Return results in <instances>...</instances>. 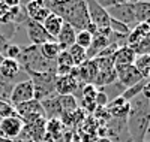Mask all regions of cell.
<instances>
[{
	"label": "cell",
	"mask_w": 150,
	"mask_h": 142,
	"mask_svg": "<svg viewBox=\"0 0 150 142\" xmlns=\"http://www.w3.org/2000/svg\"><path fill=\"white\" fill-rule=\"evenodd\" d=\"M44 6V2H38V0H35V2H29L26 5V14L29 18H33L38 12H39V9Z\"/></svg>",
	"instance_id": "cell-25"
},
{
	"label": "cell",
	"mask_w": 150,
	"mask_h": 142,
	"mask_svg": "<svg viewBox=\"0 0 150 142\" xmlns=\"http://www.w3.org/2000/svg\"><path fill=\"white\" fill-rule=\"evenodd\" d=\"M134 12L138 24L150 22V2H134Z\"/></svg>",
	"instance_id": "cell-19"
},
{
	"label": "cell",
	"mask_w": 150,
	"mask_h": 142,
	"mask_svg": "<svg viewBox=\"0 0 150 142\" xmlns=\"http://www.w3.org/2000/svg\"><path fill=\"white\" fill-rule=\"evenodd\" d=\"M128 103L129 112L126 117V126L131 142H144L150 129V100L138 94Z\"/></svg>",
	"instance_id": "cell-1"
},
{
	"label": "cell",
	"mask_w": 150,
	"mask_h": 142,
	"mask_svg": "<svg viewBox=\"0 0 150 142\" xmlns=\"http://www.w3.org/2000/svg\"><path fill=\"white\" fill-rule=\"evenodd\" d=\"M78 81L72 75L57 76L56 79V94L57 96H74L78 88Z\"/></svg>",
	"instance_id": "cell-12"
},
{
	"label": "cell",
	"mask_w": 150,
	"mask_h": 142,
	"mask_svg": "<svg viewBox=\"0 0 150 142\" xmlns=\"http://www.w3.org/2000/svg\"><path fill=\"white\" fill-rule=\"evenodd\" d=\"M29 79L33 84L35 91V100L42 102L45 99H50L56 94V79L57 75L50 73H32L29 75Z\"/></svg>",
	"instance_id": "cell-4"
},
{
	"label": "cell",
	"mask_w": 150,
	"mask_h": 142,
	"mask_svg": "<svg viewBox=\"0 0 150 142\" xmlns=\"http://www.w3.org/2000/svg\"><path fill=\"white\" fill-rule=\"evenodd\" d=\"M75 36H77V32H75L69 24H63L59 36L56 37V42L60 45L62 51H66L68 48H71L74 44H75Z\"/></svg>",
	"instance_id": "cell-16"
},
{
	"label": "cell",
	"mask_w": 150,
	"mask_h": 142,
	"mask_svg": "<svg viewBox=\"0 0 150 142\" xmlns=\"http://www.w3.org/2000/svg\"><path fill=\"white\" fill-rule=\"evenodd\" d=\"M41 105H42V109H44V114H45V118H48V120H54V118L60 120L63 111H62V106H60V97L57 94L50 97V99L42 100Z\"/></svg>",
	"instance_id": "cell-15"
},
{
	"label": "cell",
	"mask_w": 150,
	"mask_h": 142,
	"mask_svg": "<svg viewBox=\"0 0 150 142\" xmlns=\"http://www.w3.org/2000/svg\"><path fill=\"white\" fill-rule=\"evenodd\" d=\"M144 142H150V141H144Z\"/></svg>",
	"instance_id": "cell-28"
},
{
	"label": "cell",
	"mask_w": 150,
	"mask_h": 142,
	"mask_svg": "<svg viewBox=\"0 0 150 142\" xmlns=\"http://www.w3.org/2000/svg\"><path fill=\"white\" fill-rule=\"evenodd\" d=\"M24 129V121L18 115H12L0 120V136L6 139H15L21 136Z\"/></svg>",
	"instance_id": "cell-8"
},
{
	"label": "cell",
	"mask_w": 150,
	"mask_h": 142,
	"mask_svg": "<svg viewBox=\"0 0 150 142\" xmlns=\"http://www.w3.org/2000/svg\"><path fill=\"white\" fill-rule=\"evenodd\" d=\"M21 66L17 60L11 58H2L0 60V78L6 82H12L20 73Z\"/></svg>",
	"instance_id": "cell-13"
},
{
	"label": "cell",
	"mask_w": 150,
	"mask_h": 142,
	"mask_svg": "<svg viewBox=\"0 0 150 142\" xmlns=\"http://www.w3.org/2000/svg\"><path fill=\"white\" fill-rule=\"evenodd\" d=\"M110 33H111L110 29H107V30H98V33L93 36V39H92L90 46L87 48V51H86V53H87V58H89V60L96 58L110 45V39H108Z\"/></svg>",
	"instance_id": "cell-11"
},
{
	"label": "cell",
	"mask_w": 150,
	"mask_h": 142,
	"mask_svg": "<svg viewBox=\"0 0 150 142\" xmlns=\"http://www.w3.org/2000/svg\"><path fill=\"white\" fill-rule=\"evenodd\" d=\"M41 54L44 56V58H47L48 61H56V58L59 57V54L62 53V48L56 41H48L47 44L39 46Z\"/></svg>",
	"instance_id": "cell-18"
},
{
	"label": "cell",
	"mask_w": 150,
	"mask_h": 142,
	"mask_svg": "<svg viewBox=\"0 0 150 142\" xmlns=\"http://www.w3.org/2000/svg\"><path fill=\"white\" fill-rule=\"evenodd\" d=\"M92 39H93V36L90 33H87L86 30L77 32V36H75V45H78V46H81L87 51V48H89L90 44H92Z\"/></svg>",
	"instance_id": "cell-23"
},
{
	"label": "cell",
	"mask_w": 150,
	"mask_h": 142,
	"mask_svg": "<svg viewBox=\"0 0 150 142\" xmlns=\"http://www.w3.org/2000/svg\"><path fill=\"white\" fill-rule=\"evenodd\" d=\"M137 56L134 53V49L129 46V45H125V46H120L114 56H112V63H114V67H122V66H131L134 64Z\"/></svg>",
	"instance_id": "cell-14"
},
{
	"label": "cell",
	"mask_w": 150,
	"mask_h": 142,
	"mask_svg": "<svg viewBox=\"0 0 150 142\" xmlns=\"http://www.w3.org/2000/svg\"><path fill=\"white\" fill-rule=\"evenodd\" d=\"M21 53V46L15 45V44H6L3 46V58H11V60H17L18 56Z\"/></svg>",
	"instance_id": "cell-24"
},
{
	"label": "cell",
	"mask_w": 150,
	"mask_h": 142,
	"mask_svg": "<svg viewBox=\"0 0 150 142\" xmlns=\"http://www.w3.org/2000/svg\"><path fill=\"white\" fill-rule=\"evenodd\" d=\"M44 6L51 12L59 15L66 24H69L75 32L86 30L90 24L87 5L84 0H71V2H44Z\"/></svg>",
	"instance_id": "cell-2"
},
{
	"label": "cell",
	"mask_w": 150,
	"mask_h": 142,
	"mask_svg": "<svg viewBox=\"0 0 150 142\" xmlns=\"http://www.w3.org/2000/svg\"><path fill=\"white\" fill-rule=\"evenodd\" d=\"M66 51H68V54H69L72 63H74V67H78V66H81L83 63H86L87 60H89V58H87L86 49L81 48V46H78V45H75V44L71 48H68Z\"/></svg>",
	"instance_id": "cell-20"
},
{
	"label": "cell",
	"mask_w": 150,
	"mask_h": 142,
	"mask_svg": "<svg viewBox=\"0 0 150 142\" xmlns=\"http://www.w3.org/2000/svg\"><path fill=\"white\" fill-rule=\"evenodd\" d=\"M63 24H65V21L62 20L59 15H56V14H50L47 17V20L42 22L45 32L48 33V36L51 37V39H56V37L59 36L62 27H63Z\"/></svg>",
	"instance_id": "cell-17"
},
{
	"label": "cell",
	"mask_w": 150,
	"mask_h": 142,
	"mask_svg": "<svg viewBox=\"0 0 150 142\" xmlns=\"http://www.w3.org/2000/svg\"><path fill=\"white\" fill-rule=\"evenodd\" d=\"M114 70H116V79H117V82L120 85H123L125 88H129L132 85H137L138 82H141L144 79L134 64H131V66L114 67Z\"/></svg>",
	"instance_id": "cell-10"
},
{
	"label": "cell",
	"mask_w": 150,
	"mask_h": 142,
	"mask_svg": "<svg viewBox=\"0 0 150 142\" xmlns=\"http://www.w3.org/2000/svg\"><path fill=\"white\" fill-rule=\"evenodd\" d=\"M33 99H35V91L30 79H24L17 82L15 85H12V90L9 93V103L14 108L17 105H21V103H26Z\"/></svg>",
	"instance_id": "cell-6"
},
{
	"label": "cell",
	"mask_w": 150,
	"mask_h": 142,
	"mask_svg": "<svg viewBox=\"0 0 150 142\" xmlns=\"http://www.w3.org/2000/svg\"><path fill=\"white\" fill-rule=\"evenodd\" d=\"M134 66L137 67V70L141 73L143 78L147 79L150 76V54H147V56H137V58L134 61Z\"/></svg>",
	"instance_id": "cell-21"
},
{
	"label": "cell",
	"mask_w": 150,
	"mask_h": 142,
	"mask_svg": "<svg viewBox=\"0 0 150 142\" xmlns=\"http://www.w3.org/2000/svg\"><path fill=\"white\" fill-rule=\"evenodd\" d=\"M131 48L134 49L135 56H147V54H150V32L143 37L138 44H135Z\"/></svg>",
	"instance_id": "cell-22"
},
{
	"label": "cell",
	"mask_w": 150,
	"mask_h": 142,
	"mask_svg": "<svg viewBox=\"0 0 150 142\" xmlns=\"http://www.w3.org/2000/svg\"><path fill=\"white\" fill-rule=\"evenodd\" d=\"M105 11L108 12L111 20L125 24L126 27H129V30H132L135 25H138V22L135 20L134 2H128V0H114V3Z\"/></svg>",
	"instance_id": "cell-5"
},
{
	"label": "cell",
	"mask_w": 150,
	"mask_h": 142,
	"mask_svg": "<svg viewBox=\"0 0 150 142\" xmlns=\"http://www.w3.org/2000/svg\"><path fill=\"white\" fill-rule=\"evenodd\" d=\"M87 12H89V20L93 25H96L98 30H107L110 29L111 18L108 15V12L99 5L96 0H87Z\"/></svg>",
	"instance_id": "cell-7"
},
{
	"label": "cell",
	"mask_w": 150,
	"mask_h": 142,
	"mask_svg": "<svg viewBox=\"0 0 150 142\" xmlns=\"http://www.w3.org/2000/svg\"><path fill=\"white\" fill-rule=\"evenodd\" d=\"M24 27H26L27 36H29V39H30L33 46H41V45L47 44L48 41H56V39H51V37L48 36V33L45 32L42 24L36 22L30 18H27L24 21Z\"/></svg>",
	"instance_id": "cell-9"
},
{
	"label": "cell",
	"mask_w": 150,
	"mask_h": 142,
	"mask_svg": "<svg viewBox=\"0 0 150 142\" xmlns=\"http://www.w3.org/2000/svg\"><path fill=\"white\" fill-rule=\"evenodd\" d=\"M21 69L26 70L27 75L32 73H56V61H48L41 54L39 46H23L21 53L17 58Z\"/></svg>",
	"instance_id": "cell-3"
},
{
	"label": "cell",
	"mask_w": 150,
	"mask_h": 142,
	"mask_svg": "<svg viewBox=\"0 0 150 142\" xmlns=\"http://www.w3.org/2000/svg\"><path fill=\"white\" fill-rule=\"evenodd\" d=\"M0 142H15V141H12V139H6V138H2V136H0Z\"/></svg>",
	"instance_id": "cell-27"
},
{
	"label": "cell",
	"mask_w": 150,
	"mask_h": 142,
	"mask_svg": "<svg viewBox=\"0 0 150 142\" xmlns=\"http://www.w3.org/2000/svg\"><path fill=\"white\" fill-rule=\"evenodd\" d=\"M141 96H144L147 100H150V81H147V79H146V84L141 90Z\"/></svg>",
	"instance_id": "cell-26"
}]
</instances>
